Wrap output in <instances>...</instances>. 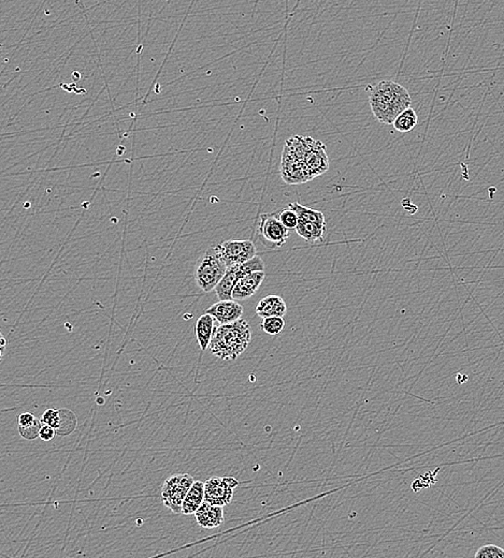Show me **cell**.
I'll return each mask as SVG.
<instances>
[{"mask_svg":"<svg viewBox=\"0 0 504 558\" xmlns=\"http://www.w3.org/2000/svg\"><path fill=\"white\" fill-rule=\"evenodd\" d=\"M216 247L227 268L246 263L257 257L256 246L250 240H225Z\"/></svg>","mask_w":504,"mask_h":558,"instance_id":"obj_6","label":"cell"},{"mask_svg":"<svg viewBox=\"0 0 504 558\" xmlns=\"http://www.w3.org/2000/svg\"><path fill=\"white\" fill-rule=\"evenodd\" d=\"M259 218L258 234L266 246L276 248L286 243L289 238V230L281 223L278 212L263 213Z\"/></svg>","mask_w":504,"mask_h":558,"instance_id":"obj_7","label":"cell"},{"mask_svg":"<svg viewBox=\"0 0 504 558\" xmlns=\"http://www.w3.org/2000/svg\"><path fill=\"white\" fill-rule=\"evenodd\" d=\"M203 502H205V482L195 481L183 502L182 514H195Z\"/></svg>","mask_w":504,"mask_h":558,"instance_id":"obj_16","label":"cell"},{"mask_svg":"<svg viewBox=\"0 0 504 558\" xmlns=\"http://www.w3.org/2000/svg\"><path fill=\"white\" fill-rule=\"evenodd\" d=\"M36 420L35 415L31 412L21 413L18 417V427H26V425H31L34 421Z\"/></svg>","mask_w":504,"mask_h":558,"instance_id":"obj_27","label":"cell"},{"mask_svg":"<svg viewBox=\"0 0 504 558\" xmlns=\"http://www.w3.org/2000/svg\"><path fill=\"white\" fill-rule=\"evenodd\" d=\"M418 117L414 108H410L402 112L393 121V126L399 132H410L418 126Z\"/></svg>","mask_w":504,"mask_h":558,"instance_id":"obj_20","label":"cell"},{"mask_svg":"<svg viewBox=\"0 0 504 558\" xmlns=\"http://www.w3.org/2000/svg\"><path fill=\"white\" fill-rule=\"evenodd\" d=\"M193 482V477L185 472L166 479L161 489V502L174 514H182L183 502Z\"/></svg>","mask_w":504,"mask_h":558,"instance_id":"obj_4","label":"cell"},{"mask_svg":"<svg viewBox=\"0 0 504 558\" xmlns=\"http://www.w3.org/2000/svg\"><path fill=\"white\" fill-rule=\"evenodd\" d=\"M327 227L316 225V223H307V221L299 220L296 232L298 235L301 236L303 240L309 243H314L316 240L323 242L324 234L326 233Z\"/></svg>","mask_w":504,"mask_h":558,"instance_id":"obj_18","label":"cell"},{"mask_svg":"<svg viewBox=\"0 0 504 558\" xmlns=\"http://www.w3.org/2000/svg\"><path fill=\"white\" fill-rule=\"evenodd\" d=\"M55 435H57L56 431L52 427L42 425L41 430H40V440H44V442H51V440H54Z\"/></svg>","mask_w":504,"mask_h":558,"instance_id":"obj_26","label":"cell"},{"mask_svg":"<svg viewBox=\"0 0 504 558\" xmlns=\"http://www.w3.org/2000/svg\"><path fill=\"white\" fill-rule=\"evenodd\" d=\"M196 521L200 527L212 529L220 527L225 521L223 507L213 506L205 502L195 513Z\"/></svg>","mask_w":504,"mask_h":558,"instance_id":"obj_13","label":"cell"},{"mask_svg":"<svg viewBox=\"0 0 504 558\" xmlns=\"http://www.w3.org/2000/svg\"><path fill=\"white\" fill-rule=\"evenodd\" d=\"M306 156L305 163L308 169L311 172L312 176L324 174L329 168V159L327 156L326 146L318 140L305 136Z\"/></svg>","mask_w":504,"mask_h":558,"instance_id":"obj_9","label":"cell"},{"mask_svg":"<svg viewBox=\"0 0 504 558\" xmlns=\"http://www.w3.org/2000/svg\"><path fill=\"white\" fill-rule=\"evenodd\" d=\"M6 340L4 338V336H1V351H4V349H5L6 346Z\"/></svg>","mask_w":504,"mask_h":558,"instance_id":"obj_28","label":"cell"},{"mask_svg":"<svg viewBox=\"0 0 504 558\" xmlns=\"http://www.w3.org/2000/svg\"><path fill=\"white\" fill-rule=\"evenodd\" d=\"M474 558H504V549L495 544L483 545L476 551Z\"/></svg>","mask_w":504,"mask_h":558,"instance_id":"obj_22","label":"cell"},{"mask_svg":"<svg viewBox=\"0 0 504 558\" xmlns=\"http://www.w3.org/2000/svg\"><path fill=\"white\" fill-rule=\"evenodd\" d=\"M206 313L211 315L221 325H229L242 319L244 308L235 300H228V301H220L213 304Z\"/></svg>","mask_w":504,"mask_h":558,"instance_id":"obj_11","label":"cell"},{"mask_svg":"<svg viewBox=\"0 0 504 558\" xmlns=\"http://www.w3.org/2000/svg\"><path fill=\"white\" fill-rule=\"evenodd\" d=\"M252 338V330L244 319L216 328L210 351L222 361H235L248 348Z\"/></svg>","mask_w":504,"mask_h":558,"instance_id":"obj_2","label":"cell"},{"mask_svg":"<svg viewBox=\"0 0 504 558\" xmlns=\"http://www.w3.org/2000/svg\"><path fill=\"white\" fill-rule=\"evenodd\" d=\"M41 427V421L36 417V420L31 425H26V427H18V429L19 433L22 436V438L26 440H35L39 437Z\"/></svg>","mask_w":504,"mask_h":558,"instance_id":"obj_23","label":"cell"},{"mask_svg":"<svg viewBox=\"0 0 504 558\" xmlns=\"http://www.w3.org/2000/svg\"><path fill=\"white\" fill-rule=\"evenodd\" d=\"M278 219L282 225L288 230H296L298 223H299V218L291 208H285V210L278 212Z\"/></svg>","mask_w":504,"mask_h":558,"instance_id":"obj_24","label":"cell"},{"mask_svg":"<svg viewBox=\"0 0 504 558\" xmlns=\"http://www.w3.org/2000/svg\"><path fill=\"white\" fill-rule=\"evenodd\" d=\"M285 320L282 317H270L263 319L261 323V329L268 335H278L284 330Z\"/></svg>","mask_w":504,"mask_h":558,"instance_id":"obj_21","label":"cell"},{"mask_svg":"<svg viewBox=\"0 0 504 558\" xmlns=\"http://www.w3.org/2000/svg\"><path fill=\"white\" fill-rule=\"evenodd\" d=\"M265 266L263 260L257 255L254 259L250 260L246 263L238 264V265L227 268L226 274L214 290L220 301L233 300V289H235L236 285L239 283L240 279L243 278L246 275L252 274V273L265 272Z\"/></svg>","mask_w":504,"mask_h":558,"instance_id":"obj_5","label":"cell"},{"mask_svg":"<svg viewBox=\"0 0 504 558\" xmlns=\"http://www.w3.org/2000/svg\"><path fill=\"white\" fill-rule=\"evenodd\" d=\"M226 264L218 255L216 246L210 247L198 259L195 268V279L197 286L203 293L216 290L223 277L227 272Z\"/></svg>","mask_w":504,"mask_h":558,"instance_id":"obj_3","label":"cell"},{"mask_svg":"<svg viewBox=\"0 0 504 558\" xmlns=\"http://www.w3.org/2000/svg\"><path fill=\"white\" fill-rule=\"evenodd\" d=\"M265 272H255L240 279L233 291V300L243 301L254 295L265 280Z\"/></svg>","mask_w":504,"mask_h":558,"instance_id":"obj_12","label":"cell"},{"mask_svg":"<svg viewBox=\"0 0 504 558\" xmlns=\"http://www.w3.org/2000/svg\"><path fill=\"white\" fill-rule=\"evenodd\" d=\"M288 208L296 213L299 220L307 221V223H316V225L327 227L326 218L321 210H313L308 206H302L298 202H293L288 204Z\"/></svg>","mask_w":504,"mask_h":558,"instance_id":"obj_17","label":"cell"},{"mask_svg":"<svg viewBox=\"0 0 504 558\" xmlns=\"http://www.w3.org/2000/svg\"><path fill=\"white\" fill-rule=\"evenodd\" d=\"M287 313V306L283 298L280 295H268L259 301L256 306V314L261 318H270V317H282L284 318Z\"/></svg>","mask_w":504,"mask_h":558,"instance_id":"obj_14","label":"cell"},{"mask_svg":"<svg viewBox=\"0 0 504 558\" xmlns=\"http://www.w3.org/2000/svg\"><path fill=\"white\" fill-rule=\"evenodd\" d=\"M281 176L288 184H301L314 178L305 161L283 151Z\"/></svg>","mask_w":504,"mask_h":558,"instance_id":"obj_10","label":"cell"},{"mask_svg":"<svg viewBox=\"0 0 504 558\" xmlns=\"http://www.w3.org/2000/svg\"><path fill=\"white\" fill-rule=\"evenodd\" d=\"M214 320L216 319L211 315L206 313L203 316H200L197 323H196V338H197L198 345H199L201 351L207 350V348H209L210 345H211L214 331H216Z\"/></svg>","mask_w":504,"mask_h":558,"instance_id":"obj_15","label":"cell"},{"mask_svg":"<svg viewBox=\"0 0 504 558\" xmlns=\"http://www.w3.org/2000/svg\"><path fill=\"white\" fill-rule=\"evenodd\" d=\"M239 481L233 477H212L205 482V502L213 506L225 507L231 504Z\"/></svg>","mask_w":504,"mask_h":558,"instance_id":"obj_8","label":"cell"},{"mask_svg":"<svg viewBox=\"0 0 504 558\" xmlns=\"http://www.w3.org/2000/svg\"><path fill=\"white\" fill-rule=\"evenodd\" d=\"M40 421H41L42 425H49L55 430L57 421H59V409H48L44 411L40 417Z\"/></svg>","mask_w":504,"mask_h":558,"instance_id":"obj_25","label":"cell"},{"mask_svg":"<svg viewBox=\"0 0 504 558\" xmlns=\"http://www.w3.org/2000/svg\"><path fill=\"white\" fill-rule=\"evenodd\" d=\"M76 425H78V419L71 410L66 408L59 409V421L55 427L57 435H70L76 430Z\"/></svg>","mask_w":504,"mask_h":558,"instance_id":"obj_19","label":"cell"},{"mask_svg":"<svg viewBox=\"0 0 504 558\" xmlns=\"http://www.w3.org/2000/svg\"><path fill=\"white\" fill-rule=\"evenodd\" d=\"M372 113L380 123L393 125L402 112L411 108L409 91L393 81H380L369 96Z\"/></svg>","mask_w":504,"mask_h":558,"instance_id":"obj_1","label":"cell"}]
</instances>
